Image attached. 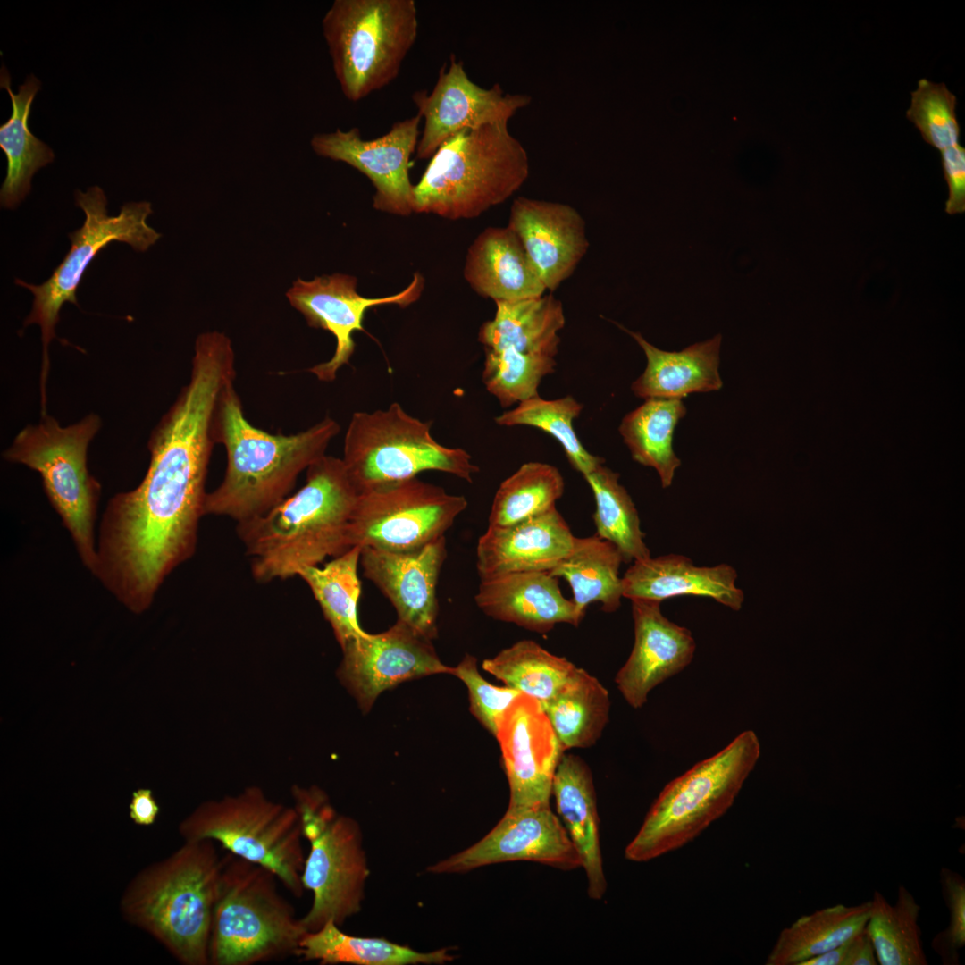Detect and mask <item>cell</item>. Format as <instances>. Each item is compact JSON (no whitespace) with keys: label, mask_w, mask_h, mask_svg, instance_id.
<instances>
[{"label":"cell","mask_w":965,"mask_h":965,"mask_svg":"<svg viewBox=\"0 0 965 965\" xmlns=\"http://www.w3.org/2000/svg\"><path fill=\"white\" fill-rule=\"evenodd\" d=\"M340 927L331 919L318 930L306 932L296 955L321 964L357 965L442 964L454 959L448 948L420 952L383 938L353 936Z\"/></svg>","instance_id":"obj_34"},{"label":"cell","mask_w":965,"mask_h":965,"mask_svg":"<svg viewBox=\"0 0 965 965\" xmlns=\"http://www.w3.org/2000/svg\"><path fill=\"white\" fill-rule=\"evenodd\" d=\"M507 226L550 291L573 274L589 248L584 220L567 204L519 197Z\"/></svg>","instance_id":"obj_23"},{"label":"cell","mask_w":965,"mask_h":965,"mask_svg":"<svg viewBox=\"0 0 965 965\" xmlns=\"http://www.w3.org/2000/svg\"><path fill=\"white\" fill-rule=\"evenodd\" d=\"M357 286L355 276L334 273L311 281L298 279L286 293L290 305L303 315L310 327L328 331L336 339L332 357L309 369L319 381H334L340 368L349 363L355 350L352 335L365 331L363 321L369 308L383 305L406 307L413 304L422 294L424 280L415 273L406 289L382 298L363 297Z\"/></svg>","instance_id":"obj_16"},{"label":"cell","mask_w":965,"mask_h":965,"mask_svg":"<svg viewBox=\"0 0 965 965\" xmlns=\"http://www.w3.org/2000/svg\"><path fill=\"white\" fill-rule=\"evenodd\" d=\"M921 907L902 885L890 904L877 890L865 926L880 965H927L919 924Z\"/></svg>","instance_id":"obj_38"},{"label":"cell","mask_w":965,"mask_h":965,"mask_svg":"<svg viewBox=\"0 0 965 965\" xmlns=\"http://www.w3.org/2000/svg\"><path fill=\"white\" fill-rule=\"evenodd\" d=\"M496 738L510 790L508 808L550 805L564 749L541 703L518 695L505 712Z\"/></svg>","instance_id":"obj_20"},{"label":"cell","mask_w":965,"mask_h":965,"mask_svg":"<svg viewBox=\"0 0 965 965\" xmlns=\"http://www.w3.org/2000/svg\"><path fill=\"white\" fill-rule=\"evenodd\" d=\"M575 537L556 507L512 525H489L476 548L480 579L513 573H549L568 555Z\"/></svg>","instance_id":"obj_24"},{"label":"cell","mask_w":965,"mask_h":965,"mask_svg":"<svg viewBox=\"0 0 965 965\" xmlns=\"http://www.w3.org/2000/svg\"><path fill=\"white\" fill-rule=\"evenodd\" d=\"M358 491L342 458L323 455L306 469V483L271 510L238 523V534L261 583L298 576L350 549Z\"/></svg>","instance_id":"obj_2"},{"label":"cell","mask_w":965,"mask_h":965,"mask_svg":"<svg viewBox=\"0 0 965 965\" xmlns=\"http://www.w3.org/2000/svg\"><path fill=\"white\" fill-rule=\"evenodd\" d=\"M552 793L557 811L578 852L588 881L589 897L600 900L607 889L599 835V816L592 776L578 756H561L554 774Z\"/></svg>","instance_id":"obj_29"},{"label":"cell","mask_w":965,"mask_h":965,"mask_svg":"<svg viewBox=\"0 0 965 965\" xmlns=\"http://www.w3.org/2000/svg\"><path fill=\"white\" fill-rule=\"evenodd\" d=\"M222 857L212 840L184 841L139 870L123 890V919L155 939L183 965H209Z\"/></svg>","instance_id":"obj_4"},{"label":"cell","mask_w":965,"mask_h":965,"mask_svg":"<svg viewBox=\"0 0 965 965\" xmlns=\"http://www.w3.org/2000/svg\"><path fill=\"white\" fill-rule=\"evenodd\" d=\"M340 429L325 416L298 433H269L248 422L234 383L230 385L214 420V441L224 446L227 465L220 485L206 494L205 515L239 523L265 514L288 497L301 472L325 455Z\"/></svg>","instance_id":"obj_3"},{"label":"cell","mask_w":965,"mask_h":965,"mask_svg":"<svg viewBox=\"0 0 965 965\" xmlns=\"http://www.w3.org/2000/svg\"><path fill=\"white\" fill-rule=\"evenodd\" d=\"M100 427V417L93 413L68 426L46 414L37 424L24 427L3 454L5 460L38 473L51 506L91 573L96 563L94 524L101 485L88 469L87 453Z\"/></svg>","instance_id":"obj_9"},{"label":"cell","mask_w":965,"mask_h":965,"mask_svg":"<svg viewBox=\"0 0 965 965\" xmlns=\"http://www.w3.org/2000/svg\"><path fill=\"white\" fill-rule=\"evenodd\" d=\"M634 626L632 651L618 670L615 683L634 709L642 707L656 686L683 671L692 662L696 643L691 631L667 618L661 602L630 600Z\"/></svg>","instance_id":"obj_22"},{"label":"cell","mask_w":965,"mask_h":965,"mask_svg":"<svg viewBox=\"0 0 965 965\" xmlns=\"http://www.w3.org/2000/svg\"><path fill=\"white\" fill-rule=\"evenodd\" d=\"M736 570L728 564L698 566L683 555L638 560L622 576L623 597L662 602L684 595L707 597L738 611L744 592L736 585Z\"/></svg>","instance_id":"obj_26"},{"label":"cell","mask_w":965,"mask_h":965,"mask_svg":"<svg viewBox=\"0 0 965 965\" xmlns=\"http://www.w3.org/2000/svg\"><path fill=\"white\" fill-rule=\"evenodd\" d=\"M682 399H650L626 414L619 432L632 458L653 467L661 486L668 488L681 460L673 448V437L678 422L685 415Z\"/></svg>","instance_id":"obj_35"},{"label":"cell","mask_w":965,"mask_h":965,"mask_svg":"<svg viewBox=\"0 0 965 965\" xmlns=\"http://www.w3.org/2000/svg\"><path fill=\"white\" fill-rule=\"evenodd\" d=\"M270 869L227 852L214 903L209 965H256L296 955L306 931Z\"/></svg>","instance_id":"obj_6"},{"label":"cell","mask_w":965,"mask_h":965,"mask_svg":"<svg viewBox=\"0 0 965 965\" xmlns=\"http://www.w3.org/2000/svg\"><path fill=\"white\" fill-rule=\"evenodd\" d=\"M292 794L303 837L310 845L302 885L312 892L313 902L301 924L306 932L331 919L341 926L360 910L369 875L360 827L353 818L338 814L317 788L295 786Z\"/></svg>","instance_id":"obj_11"},{"label":"cell","mask_w":965,"mask_h":965,"mask_svg":"<svg viewBox=\"0 0 965 965\" xmlns=\"http://www.w3.org/2000/svg\"><path fill=\"white\" fill-rule=\"evenodd\" d=\"M944 176L948 186L945 212L949 214L965 212V148L957 144L941 151Z\"/></svg>","instance_id":"obj_47"},{"label":"cell","mask_w":965,"mask_h":965,"mask_svg":"<svg viewBox=\"0 0 965 965\" xmlns=\"http://www.w3.org/2000/svg\"><path fill=\"white\" fill-rule=\"evenodd\" d=\"M541 705L564 751L593 745L609 718L608 690L581 667Z\"/></svg>","instance_id":"obj_36"},{"label":"cell","mask_w":965,"mask_h":965,"mask_svg":"<svg viewBox=\"0 0 965 965\" xmlns=\"http://www.w3.org/2000/svg\"><path fill=\"white\" fill-rule=\"evenodd\" d=\"M446 557L442 536L408 551L362 548L360 565L393 605L398 620L432 640L437 635V584Z\"/></svg>","instance_id":"obj_21"},{"label":"cell","mask_w":965,"mask_h":965,"mask_svg":"<svg viewBox=\"0 0 965 965\" xmlns=\"http://www.w3.org/2000/svg\"><path fill=\"white\" fill-rule=\"evenodd\" d=\"M559 578L548 572L513 573L481 581L474 600L487 616L545 634L557 624L579 625L572 600L565 598Z\"/></svg>","instance_id":"obj_25"},{"label":"cell","mask_w":965,"mask_h":965,"mask_svg":"<svg viewBox=\"0 0 965 965\" xmlns=\"http://www.w3.org/2000/svg\"><path fill=\"white\" fill-rule=\"evenodd\" d=\"M360 555L361 547L355 546L323 566L306 567L298 575L310 588L341 647L366 633L357 617Z\"/></svg>","instance_id":"obj_37"},{"label":"cell","mask_w":965,"mask_h":965,"mask_svg":"<svg viewBox=\"0 0 965 965\" xmlns=\"http://www.w3.org/2000/svg\"><path fill=\"white\" fill-rule=\"evenodd\" d=\"M584 479L595 499L592 518L596 534L614 544L625 563L650 558L637 509L625 488L619 483V474L602 464Z\"/></svg>","instance_id":"obj_40"},{"label":"cell","mask_w":965,"mask_h":965,"mask_svg":"<svg viewBox=\"0 0 965 965\" xmlns=\"http://www.w3.org/2000/svg\"><path fill=\"white\" fill-rule=\"evenodd\" d=\"M467 507L460 495L416 477L359 492L349 528L350 548L408 551L442 536Z\"/></svg>","instance_id":"obj_14"},{"label":"cell","mask_w":965,"mask_h":965,"mask_svg":"<svg viewBox=\"0 0 965 965\" xmlns=\"http://www.w3.org/2000/svg\"><path fill=\"white\" fill-rule=\"evenodd\" d=\"M184 841L212 840L273 871L295 897L304 893L306 855L295 807L270 800L256 786L199 804L178 826Z\"/></svg>","instance_id":"obj_10"},{"label":"cell","mask_w":965,"mask_h":965,"mask_svg":"<svg viewBox=\"0 0 965 965\" xmlns=\"http://www.w3.org/2000/svg\"><path fill=\"white\" fill-rule=\"evenodd\" d=\"M759 755L758 736L746 730L670 781L626 846L625 858L648 861L696 838L733 805Z\"/></svg>","instance_id":"obj_7"},{"label":"cell","mask_w":965,"mask_h":965,"mask_svg":"<svg viewBox=\"0 0 965 965\" xmlns=\"http://www.w3.org/2000/svg\"><path fill=\"white\" fill-rule=\"evenodd\" d=\"M565 490L559 470L550 464L527 462L505 479L494 496L490 526H508L556 507Z\"/></svg>","instance_id":"obj_41"},{"label":"cell","mask_w":965,"mask_h":965,"mask_svg":"<svg viewBox=\"0 0 965 965\" xmlns=\"http://www.w3.org/2000/svg\"><path fill=\"white\" fill-rule=\"evenodd\" d=\"M159 806L151 789L138 788L132 793L129 803V817L134 824L149 827L155 823Z\"/></svg>","instance_id":"obj_48"},{"label":"cell","mask_w":965,"mask_h":965,"mask_svg":"<svg viewBox=\"0 0 965 965\" xmlns=\"http://www.w3.org/2000/svg\"><path fill=\"white\" fill-rule=\"evenodd\" d=\"M0 75L1 88L7 90L13 107L11 117L0 127V147L7 158L0 202L5 208H14L30 191L34 173L52 163L55 154L31 133L28 125L33 99L40 88L39 80L33 74L29 75L14 94L11 90L10 74L4 67Z\"/></svg>","instance_id":"obj_31"},{"label":"cell","mask_w":965,"mask_h":965,"mask_svg":"<svg viewBox=\"0 0 965 965\" xmlns=\"http://www.w3.org/2000/svg\"><path fill=\"white\" fill-rule=\"evenodd\" d=\"M452 675L468 689L471 713L496 737L505 712L521 692L490 684L480 675L476 659L468 654L453 667Z\"/></svg>","instance_id":"obj_45"},{"label":"cell","mask_w":965,"mask_h":965,"mask_svg":"<svg viewBox=\"0 0 965 965\" xmlns=\"http://www.w3.org/2000/svg\"><path fill=\"white\" fill-rule=\"evenodd\" d=\"M529 172L527 152L508 122L462 130L440 146L414 185V213L478 217L510 197Z\"/></svg>","instance_id":"obj_5"},{"label":"cell","mask_w":965,"mask_h":965,"mask_svg":"<svg viewBox=\"0 0 965 965\" xmlns=\"http://www.w3.org/2000/svg\"><path fill=\"white\" fill-rule=\"evenodd\" d=\"M463 273L478 295L495 302L540 297L547 290L519 239L508 226L488 227L474 239Z\"/></svg>","instance_id":"obj_27"},{"label":"cell","mask_w":965,"mask_h":965,"mask_svg":"<svg viewBox=\"0 0 965 965\" xmlns=\"http://www.w3.org/2000/svg\"><path fill=\"white\" fill-rule=\"evenodd\" d=\"M341 649L338 676L365 711L383 691L400 683L453 672L440 660L432 640L399 620L387 631L365 633Z\"/></svg>","instance_id":"obj_18"},{"label":"cell","mask_w":965,"mask_h":965,"mask_svg":"<svg viewBox=\"0 0 965 965\" xmlns=\"http://www.w3.org/2000/svg\"><path fill=\"white\" fill-rule=\"evenodd\" d=\"M848 942L827 952H825L819 955L812 957L803 961L801 965H843L847 951Z\"/></svg>","instance_id":"obj_50"},{"label":"cell","mask_w":965,"mask_h":965,"mask_svg":"<svg viewBox=\"0 0 965 965\" xmlns=\"http://www.w3.org/2000/svg\"><path fill=\"white\" fill-rule=\"evenodd\" d=\"M955 108L956 96L944 83L921 79L911 92L906 116L925 142L942 151L959 144L961 130Z\"/></svg>","instance_id":"obj_44"},{"label":"cell","mask_w":965,"mask_h":965,"mask_svg":"<svg viewBox=\"0 0 965 965\" xmlns=\"http://www.w3.org/2000/svg\"><path fill=\"white\" fill-rule=\"evenodd\" d=\"M870 901L845 905L838 903L803 915L779 934L767 965H801L803 961L835 948L864 930Z\"/></svg>","instance_id":"obj_33"},{"label":"cell","mask_w":965,"mask_h":965,"mask_svg":"<svg viewBox=\"0 0 965 965\" xmlns=\"http://www.w3.org/2000/svg\"><path fill=\"white\" fill-rule=\"evenodd\" d=\"M619 327L634 339L647 358L645 370L631 385L636 397L644 400L683 399L692 393L722 388L718 372L720 334L681 351H665L648 342L640 332Z\"/></svg>","instance_id":"obj_28"},{"label":"cell","mask_w":965,"mask_h":965,"mask_svg":"<svg viewBox=\"0 0 965 965\" xmlns=\"http://www.w3.org/2000/svg\"><path fill=\"white\" fill-rule=\"evenodd\" d=\"M526 860L562 870L582 867L569 835L550 805L508 808L499 823L467 849L427 868V871L465 873L483 866Z\"/></svg>","instance_id":"obj_17"},{"label":"cell","mask_w":965,"mask_h":965,"mask_svg":"<svg viewBox=\"0 0 965 965\" xmlns=\"http://www.w3.org/2000/svg\"><path fill=\"white\" fill-rule=\"evenodd\" d=\"M412 100L424 121L416 156L426 159L462 130L508 122L519 109L530 105L531 97L504 94L499 84L490 88L478 86L469 79L463 63L451 55L449 66L441 68L432 90H416Z\"/></svg>","instance_id":"obj_19"},{"label":"cell","mask_w":965,"mask_h":965,"mask_svg":"<svg viewBox=\"0 0 965 965\" xmlns=\"http://www.w3.org/2000/svg\"><path fill=\"white\" fill-rule=\"evenodd\" d=\"M494 318L480 327L484 349H509L555 357L558 331L566 323L562 303L552 294L515 301H496Z\"/></svg>","instance_id":"obj_30"},{"label":"cell","mask_w":965,"mask_h":965,"mask_svg":"<svg viewBox=\"0 0 965 965\" xmlns=\"http://www.w3.org/2000/svg\"><path fill=\"white\" fill-rule=\"evenodd\" d=\"M334 75L357 102L399 75L418 33L415 0H335L322 21Z\"/></svg>","instance_id":"obj_8"},{"label":"cell","mask_w":965,"mask_h":965,"mask_svg":"<svg viewBox=\"0 0 965 965\" xmlns=\"http://www.w3.org/2000/svg\"><path fill=\"white\" fill-rule=\"evenodd\" d=\"M877 964L878 963L873 944L864 928L848 942L843 965Z\"/></svg>","instance_id":"obj_49"},{"label":"cell","mask_w":965,"mask_h":965,"mask_svg":"<svg viewBox=\"0 0 965 965\" xmlns=\"http://www.w3.org/2000/svg\"><path fill=\"white\" fill-rule=\"evenodd\" d=\"M235 378L231 340L218 331L198 335L189 381L148 440L143 480L106 506L92 574L134 613L151 605L166 577L196 550L214 415Z\"/></svg>","instance_id":"obj_1"},{"label":"cell","mask_w":965,"mask_h":965,"mask_svg":"<svg viewBox=\"0 0 965 965\" xmlns=\"http://www.w3.org/2000/svg\"><path fill=\"white\" fill-rule=\"evenodd\" d=\"M482 382L502 407L538 396L542 379L555 371V357L509 349H484Z\"/></svg>","instance_id":"obj_43"},{"label":"cell","mask_w":965,"mask_h":965,"mask_svg":"<svg viewBox=\"0 0 965 965\" xmlns=\"http://www.w3.org/2000/svg\"><path fill=\"white\" fill-rule=\"evenodd\" d=\"M940 885L949 924L932 939L931 948L944 965H958L960 950L965 946V880L958 872L942 868Z\"/></svg>","instance_id":"obj_46"},{"label":"cell","mask_w":965,"mask_h":965,"mask_svg":"<svg viewBox=\"0 0 965 965\" xmlns=\"http://www.w3.org/2000/svg\"><path fill=\"white\" fill-rule=\"evenodd\" d=\"M421 119L416 113L398 121L373 139H364L357 127L315 133L310 145L316 155L346 163L365 174L375 189V210L407 216L414 213V185L408 171L420 138Z\"/></svg>","instance_id":"obj_15"},{"label":"cell","mask_w":965,"mask_h":965,"mask_svg":"<svg viewBox=\"0 0 965 965\" xmlns=\"http://www.w3.org/2000/svg\"><path fill=\"white\" fill-rule=\"evenodd\" d=\"M583 408V405L570 395L556 399L538 395L496 416L495 422L501 426H531L550 434L562 446L573 468L584 477L604 464V459L591 454L574 429L573 423Z\"/></svg>","instance_id":"obj_42"},{"label":"cell","mask_w":965,"mask_h":965,"mask_svg":"<svg viewBox=\"0 0 965 965\" xmlns=\"http://www.w3.org/2000/svg\"><path fill=\"white\" fill-rule=\"evenodd\" d=\"M483 670L506 686L538 700H550L573 676L577 667L532 640L519 641L484 659Z\"/></svg>","instance_id":"obj_39"},{"label":"cell","mask_w":965,"mask_h":965,"mask_svg":"<svg viewBox=\"0 0 965 965\" xmlns=\"http://www.w3.org/2000/svg\"><path fill=\"white\" fill-rule=\"evenodd\" d=\"M431 425L396 402L385 410L355 412L345 433L342 461L358 492L428 470L472 482L479 467L470 454L440 444L432 436Z\"/></svg>","instance_id":"obj_12"},{"label":"cell","mask_w":965,"mask_h":965,"mask_svg":"<svg viewBox=\"0 0 965 965\" xmlns=\"http://www.w3.org/2000/svg\"><path fill=\"white\" fill-rule=\"evenodd\" d=\"M623 562L617 548L595 533L575 537L568 555L549 573L568 583L573 592L572 601L578 615L583 618L592 603L601 604V609L608 613L619 608L624 598L619 575Z\"/></svg>","instance_id":"obj_32"},{"label":"cell","mask_w":965,"mask_h":965,"mask_svg":"<svg viewBox=\"0 0 965 965\" xmlns=\"http://www.w3.org/2000/svg\"><path fill=\"white\" fill-rule=\"evenodd\" d=\"M75 204L85 214L84 222L80 228L68 235L71 244L70 250L52 275L39 285L17 278L14 281L16 285L28 289L34 296L32 308L25 318L24 326L38 324L41 330L42 407L46 405L48 347L55 338L59 314L66 302L79 306L76 292L88 265L97 254L113 241L127 243L133 249L144 252L161 237L147 222V217L152 214L149 202L126 203L117 215H109L104 190L98 186H93L86 192L76 190Z\"/></svg>","instance_id":"obj_13"}]
</instances>
